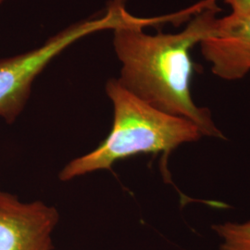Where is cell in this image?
Masks as SVG:
<instances>
[{
	"instance_id": "1",
	"label": "cell",
	"mask_w": 250,
	"mask_h": 250,
	"mask_svg": "<svg viewBox=\"0 0 250 250\" xmlns=\"http://www.w3.org/2000/svg\"><path fill=\"white\" fill-rule=\"evenodd\" d=\"M194 6L156 17H139L117 27L112 45L121 64L120 84L159 110L187 119L204 137L226 140L208 107L192 95L193 49L208 33L222 11L209 0L195 15Z\"/></svg>"
},
{
	"instance_id": "2",
	"label": "cell",
	"mask_w": 250,
	"mask_h": 250,
	"mask_svg": "<svg viewBox=\"0 0 250 250\" xmlns=\"http://www.w3.org/2000/svg\"><path fill=\"white\" fill-rule=\"evenodd\" d=\"M105 89L113 108L111 130L97 148L66 164L59 174L61 181L110 170L118 161L139 154L166 156L204 137L195 124L145 103L125 90L116 78L107 81Z\"/></svg>"
},
{
	"instance_id": "3",
	"label": "cell",
	"mask_w": 250,
	"mask_h": 250,
	"mask_svg": "<svg viewBox=\"0 0 250 250\" xmlns=\"http://www.w3.org/2000/svg\"><path fill=\"white\" fill-rule=\"evenodd\" d=\"M126 0H112L99 16L75 22L24 53L0 60V117L14 123L26 106L36 78L54 60L84 37L128 23Z\"/></svg>"
},
{
	"instance_id": "4",
	"label": "cell",
	"mask_w": 250,
	"mask_h": 250,
	"mask_svg": "<svg viewBox=\"0 0 250 250\" xmlns=\"http://www.w3.org/2000/svg\"><path fill=\"white\" fill-rule=\"evenodd\" d=\"M59 220L53 206L0 192V250H53Z\"/></svg>"
},
{
	"instance_id": "5",
	"label": "cell",
	"mask_w": 250,
	"mask_h": 250,
	"mask_svg": "<svg viewBox=\"0 0 250 250\" xmlns=\"http://www.w3.org/2000/svg\"><path fill=\"white\" fill-rule=\"evenodd\" d=\"M198 46L216 77L234 82L250 76V13L219 15Z\"/></svg>"
},
{
	"instance_id": "6",
	"label": "cell",
	"mask_w": 250,
	"mask_h": 250,
	"mask_svg": "<svg viewBox=\"0 0 250 250\" xmlns=\"http://www.w3.org/2000/svg\"><path fill=\"white\" fill-rule=\"evenodd\" d=\"M212 230L221 239L220 250H250V220L213 224Z\"/></svg>"
},
{
	"instance_id": "7",
	"label": "cell",
	"mask_w": 250,
	"mask_h": 250,
	"mask_svg": "<svg viewBox=\"0 0 250 250\" xmlns=\"http://www.w3.org/2000/svg\"><path fill=\"white\" fill-rule=\"evenodd\" d=\"M232 13H250V0H223Z\"/></svg>"
},
{
	"instance_id": "8",
	"label": "cell",
	"mask_w": 250,
	"mask_h": 250,
	"mask_svg": "<svg viewBox=\"0 0 250 250\" xmlns=\"http://www.w3.org/2000/svg\"><path fill=\"white\" fill-rule=\"evenodd\" d=\"M6 0H0V5H2Z\"/></svg>"
}]
</instances>
